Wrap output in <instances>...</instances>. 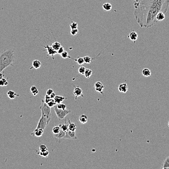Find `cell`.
Masks as SVG:
<instances>
[{
	"label": "cell",
	"instance_id": "20",
	"mask_svg": "<svg viewBox=\"0 0 169 169\" xmlns=\"http://www.w3.org/2000/svg\"><path fill=\"white\" fill-rule=\"evenodd\" d=\"M61 46V44L59 42H53L52 45V48L56 51H58V50L60 48V47Z\"/></svg>",
	"mask_w": 169,
	"mask_h": 169
},
{
	"label": "cell",
	"instance_id": "8",
	"mask_svg": "<svg viewBox=\"0 0 169 169\" xmlns=\"http://www.w3.org/2000/svg\"><path fill=\"white\" fill-rule=\"evenodd\" d=\"M118 90L120 92L126 93L128 90V86L126 83H123L120 84L118 87Z\"/></svg>",
	"mask_w": 169,
	"mask_h": 169
},
{
	"label": "cell",
	"instance_id": "19",
	"mask_svg": "<svg viewBox=\"0 0 169 169\" xmlns=\"http://www.w3.org/2000/svg\"><path fill=\"white\" fill-rule=\"evenodd\" d=\"M68 121H69V126H68L69 130L71 131H75L76 129V125L74 123L71 122L70 120H68Z\"/></svg>",
	"mask_w": 169,
	"mask_h": 169
},
{
	"label": "cell",
	"instance_id": "12",
	"mask_svg": "<svg viewBox=\"0 0 169 169\" xmlns=\"http://www.w3.org/2000/svg\"><path fill=\"white\" fill-rule=\"evenodd\" d=\"M45 48H46L47 49V52L48 53V54L49 55H51V56H53L54 55L56 54V53H58L57 51L54 50L52 47V46H48V45H47L46 46H45Z\"/></svg>",
	"mask_w": 169,
	"mask_h": 169
},
{
	"label": "cell",
	"instance_id": "29",
	"mask_svg": "<svg viewBox=\"0 0 169 169\" xmlns=\"http://www.w3.org/2000/svg\"><path fill=\"white\" fill-rule=\"evenodd\" d=\"M84 63H86L87 64L91 63L92 61L91 58L90 57H89V56H85V57H84Z\"/></svg>",
	"mask_w": 169,
	"mask_h": 169
},
{
	"label": "cell",
	"instance_id": "17",
	"mask_svg": "<svg viewBox=\"0 0 169 169\" xmlns=\"http://www.w3.org/2000/svg\"><path fill=\"white\" fill-rule=\"evenodd\" d=\"M142 74L144 77H150L151 76V71L149 68H144L143 70Z\"/></svg>",
	"mask_w": 169,
	"mask_h": 169
},
{
	"label": "cell",
	"instance_id": "23",
	"mask_svg": "<svg viewBox=\"0 0 169 169\" xmlns=\"http://www.w3.org/2000/svg\"><path fill=\"white\" fill-rule=\"evenodd\" d=\"M30 91H31V93H32V94L33 95V96H36L37 95H38V94L39 93L38 89H37V88L35 86H32L30 88Z\"/></svg>",
	"mask_w": 169,
	"mask_h": 169
},
{
	"label": "cell",
	"instance_id": "26",
	"mask_svg": "<svg viewBox=\"0 0 169 169\" xmlns=\"http://www.w3.org/2000/svg\"><path fill=\"white\" fill-rule=\"evenodd\" d=\"M92 74V71L90 69H86L85 72H84V75L86 77L89 78Z\"/></svg>",
	"mask_w": 169,
	"mask_h": 169
},
{
	"label": "cell",
	"instance_id": "40",
	"mask_svg": "<svg viewBox=\"0 0 169 169\" xmlns=\"http://www.w3.org/2000/svg\"><path fill=\"white\" fill-rule=\"evenodd\" d=\"M64 51V48L62 47V46H61L60 47V48L58 50L57 52H58V54H61Z\"/></svg>",
	"mask_w": 169,
	"mask_h": 169
},
{
	"label": "cell",
	"instance_id": "44",
	"mask_svg": "<svg viewBox=\"0 0 169 169\" xmlns=\"http://www.w3.org/2000/svg\"><path fill=\"white\" fill-rule=\"evenodd\" d=\"M168 127H169V122H168Z\"/></svg>",
	"mask_w": 169,
	"mask_h": 169
},
{
	"label": "cell",
	"instance_id": "38",
	"mask_svg": "<svg viewBox=\"0 0 169 169\" xmlns=\"http://www.w3.org/2000/svg\"><path fill=\"white\" fill-rule=\"evenodd\" d=\"M104 85H103V86H102V87H101L97 88H95V90H96V92H99V93H100L101 94L103 95L104 94H103V89H104Z\"/></svg>",
	"mask_w": 169,
	"mask_h": 169
},
{
	"label": "cell",
	"instance_id": "34",
	"mask_svg": "<svg viewBox=\"0 0 169 169\" xmlns=\"http://www.w3.org/2000/svg\"><path fill=\"white\" fill-rule=\"evenodd\" d=\"M56 105L58 109H62V110H66V105L64 104L59 103V104H57V105Z\"/></svg>",
	"mask_w": 169,
	"mask_h": 169
},
{
	"label": "cell",
	"instance_id": "24",
	"mask_svg": "<svg viewBox=\"0 0 169 169\" xmlns=\"http://www.w3.org/2000/svg\"><path fill=\"white\" fill-rule=\"evenodd\" d=\"M8 84V82L7 79L5 78H3L2 79L0 80V86L3 87L7 86Z\"/></svg>",
	"mask_w": 169,
	"mask_h": 169
},
{
	"label": "cell",
	"instance_id": "9",
	"mask_svg": "<svg viewBox=\"0 0 169 169\" xmlns=\"http://www.w3.org/2000/svg\"><path fill=\"white\" fill-rule=\"evenodd\" d=\"M128 38L132 41H136L138 38V34L136 31H132L129 33Z\"/></svg>",
	"mask_w": 169,
	"mask_h": 169
},
{
	"label": "cell",
	"instance_id": "4",
	"mask_svg": "<svg viewBox=\"0 0 169 169\" xmlns=\"http://www.w3.org/2000/svg\"><path fill=\"white\" fill-rule=\"evenodd\" d=\"M54 110L56 115L57 116L58 118L60 120L64 119L69 114L72 113V111L71 110H68L67 109L62 110L58 109L56 105H55L54 106Z\"/></svg>",
	"mask_w": 169,
	"mask_h": 169
},
{
	"label": "cell",
	"instance_id": "31",
	"mask_svg": "<svg viewBox=\"0 0 169 169\" xmlns=\"http://www.w3.org/2000/svg\"><path fill=\"white\" fill-rule=\"evenodd\" d=\"M70 26L71 27V29H77L78 28V23L76 22H72V23H71L70 25Z\"/></svg>",
	"mask_w": 169,
	"mask_h": 169
},
{
	"label": "cell",
	"instance_id": "5",
	"mask_svg": "<svg viewBox=\"0 0 169 169\" xmlns=\"http://www.w3.org/2000/svg\"><path fill=\"white\" fill-rule=\"evenodd\" d=\"M51 120V119H49L42 115L38 124L37 128H41L43 130L45 129Z\"/></svg>",
	"mask_w": 169,
	"mask_h": 169
},
{
	"label": "cell",
	"instance_id": "36",
	"mask_svg": "<svg viewBox=\"0 0 169 169\" xmlns=\"http://www.w3.org/2000/svg\"><path fill=\"white\" fill-rule=\"evenodd\" d=\"M48 150L47 147L45 145H41L39 147V151L40 152H45Z\"/></svg>",
	"mask_w": 169,
	"mask_h": 169
},
{
	"label": "cell",
	"instance_id": "42",
	"mask_svg": "<svg viewBox=\"0 0 169 169\" xmlns=\"http://www.w3.org/2000/svg\"><path fill=\"white\" fill-rule=\"evenodd\" d=\"M50 96V97H51V99H54V98H55V97L56 96V95H55V94L54 93H53H53H52V94H51V95Z\"/></svg>",
	"mask_w": 169,
	"mask_h": 169
},
{
	"label": "cell",
	"instance_id": "6",
	"mask_svg": "<svg viewBox=\"0 0 169 169\" xmlns=\"http://www.w3.org/2000/svg\"><path fill=\"white\" fill-rule=\"evenodd\" d=\"M64 138L73 139V140L77 139V137L76 136L75 131H71L68 130L67 131V132H66V135L64 136Z\"/></svg>",
	"mask_w": 169,
	"mask_h": 169
},
{
	"label": "cell",
	"instance_id": "7",
	"mask_svg": "<svg viewBox=\"0 0 169 169\" xmlns=\"http://www.w3.org/2000/svg\"><path fill=\"white\" fill-rule=\"evenodd\" d=\"M73 95L75 97V100H77V98L79 97H84L82 90L80 87H78L75 88L73 91Z\"/></svg>",
	"mask_w": 169,
	"mask_h": 169
},
{
	"label": "cell",
	"instance_id": "32",
	"mask_svg": "<svg viewBox=\"0 0 169 169\" xmlns=\"http://www.w3.org/2000/svg\"><path fill=\"white\" fill-rule=\"evenodd\" d=\"M86 68L85 67H84V66H81L79 68L78 72L80 74H81L82 75H84V72H85V71H86Z\"/></svg>",
	"mask_w": 169,
	"mask_h": 169
},
{
	"label": "cell",
	"instance_id": "3",
	"mask_svg": "<svg viewBox=\"0 0 169 169\" xmlns=\"http://www.w3.org/2000/svg\"><path fill=\"white\" fill-rule=\"evenodd\" d=\"M41 111V114L44 116L51 119V113L50 107L47 105L44 100H41V104L39 108Z\"/></svg>",
	"mask_w": 169,
	"mask_h": 169
},
{
	"label": "cell",
	"instance_id": "15",
	"mask_svg": "<svg viewBox=\"0 0 169 169\" xmlns=\"http://www.w3.org/2000/svg\"><path fill=\"white\" fill-rule=\"evenodd\" d=\"M66 132H65L62 130H61L60 132L58 134H53V136L55 138H58V139L64 138V136L66 135Z\"/></svg>",
	"mask_w": 169,
	"mask_h": 169
},
{
	"label": "cell",
	"instance_id": "11",
	"mask_svg": "<svg viewBox=\"0 0 169 169\" xmlns=\"http://www.w3.org/2000/svg\"><path fill=\"white\" fill-rule=\"evenodd\" d=\"M7 96L10 99H14L16 97H19V95L17 94L16 92H15L13 91L9 90L7 93Z\"/></svg>",
	"mask_w": 169,
	"mask_h": 169
},
{
	"label": "cell",
	"instance_id": "35",
	"mask_svg": "<svg viewBox=\"0 0 169 169\" xmlns=\"http://www.w3.org/2000/svg\"><path fill=\"white\" fill-rule=\"evenodd\" d=\"M61 57L63 59H66L67 58L69 57V54L66 51H64L61 54Z\"/></svg>",
	"mask_w": 169,
	"mask_h": 169
},
{
	"label": "cell",
	"instance_id": "2",
	"mask_svg": "<svg viewBox=\"0 0 169 169\" xmlns=\"http://www.w3.org/2000/svg\"><path fill=\"white\" fill-rule=\"evenodd\" d=\"M15 60L14 51L13 49H6L0 53V72L10 66H13Z\"/></svg>",
	"mask_w": 169,
	"mask_h": 169
},
{
	"label": "cell",
	"instance_id": "10",
	"mask_svg": "<svg viewBox=\"0 0 169 169\" xmlns=\"http://www.w3.org/2000/svg\"><path fill=\"white\" fill-rule=\"evenodd\" d=\"M44 133V130L41 128H36L34 132H33V134L34 135H35L36 136L38 137H41Z\"/></svg>",
	"mask_w": 169,
	"mask_h": 169
},
{
	"label": "cell",
	"instance_id": "21",
	"mask_svg": "<svg viewBox=\"0 0 169 169\" xmlns=\"http://www.w3.org/2000/svg\"><path fill=\"white\" fill-rule=\"evenodd\" d=\"M103 8L105 11H110L112 9V5L110 3H106L103 5Z\"/></svg>",
	"mask_w": 169,
	"mask_h": 169
},
{
	"label": "cell",
	"instance_id": "1",
	"mask_svg": "<svg viewBox=\"0 0 169 169\" xmlns=\"http://www.w3.org/2000/svg\"><path fill=\"white\" fill-rule=\"evenodd\" d=\"M134 16L137 23L142 28H148L158 22L157 14H165L169 7V0H135Z\"/></svg>",
	"mask_w": 169,
	"mask_h": 169
},
{
	"label": "cell",
	"instance_id": "41",
	"mask_svg": "<svg viewBox=\"0 0 169 169\" xmlns=\"http://www.w3.org/2000/svg\"><path fill=\"white\" fill-rule=\"evenodd\" d=\"M53 92V91L52 89H48V90L47 91V92H46V94L48 95H49V96H50Z\"/></svg>",
	"mask_w": 169,
	"mask_h": 169
},
{
	"label": "cell",
	"instance_id": "27",
	"mask_svg": "<svg viewBox=\"0 0 169 169\" xmlns=\"http://www.w3.org/2000/svg\"><path fill=\"white\" fill-rule=\"evenodd\" d=\"M61 128L59 126H55L54 127H53V128L52 130V132L53 133V134H58L60 131H61Z\"/></svg>",
	"mask_w": 169,
	"mask_h": 169
},
{
	"label": "cell",
	"instance_id": "14",
	"mask_svg": "<svg viewBox=\"0 0 169 169\" xmlns=\"http://www.w3.org/2000/svg\"><path fill=\"white\" fill-rule=\"evenodd\" d=\"M88 120V117L84 114L81 115L79 117V121L82 124H85Z\"/></svg>",
	"mask_w": 169,
	"mask_h": 169
},
{
	"label": "cell",
	"instance_id": "28",
	"mask_svg": "<svg viewBox=\"0 0 169 169\" xmlns=\"http://www.w3.org/2000/svg\"><path fill=\"white\" fill-rule=\"evenodd\" d=\"M47 104L50 108L54 107L55 105L57 104L55 103L54 99H51L48 102V103H47Z\"/></svg>",
	"mask_w": 169,
	"mask_h": 169
},
{
	"label": "cell",
	"instance_id": "13",
	"mask_svg": "<svg viewBox=\"0 0 169 169\" xmlns=\"http://www.w3.org/2000/svg\"><path fill=\"white\" fill-rule=\"evenodd\" d=\"M65 99V97H63V96H56H56L54 98V100L56 104L61 103Z\"/></svg>",
	"mask_w": 169,
	"mask_h": 169
},
{
	"label": "cell",
	"instance_id": "33",
	"mask_svg": "<svg viewBox=\"0 0 169 169\" xmlns=\"http://www.w3.org/2000/svg\"><path fill=\"white\" fill-rule=\"evenodd\" d=\"M76 62L79 65H82L84 63V58H78L76 60Z\"/></svg>",
	"mask_w": 169,
	"mask_h": 169
},
{
	"label": "cell",
	"instance_id": "43",
	"mask_svg": "<svg viewBox=\"0 0 169 169\" xmlns=\"http://www.w3.org/2000/svg\"><path fill=\"white\" fill-rule=\"evenodd\" d=\"M4 77V75L2 72H0V80L2 79Z\"/></svg>",
	"mask_w": 169,
	"mask_h": 169
},
{
	"label": "cell",
	"instance_id": "22",
	"mask_svg": "<svg viewBox=\"0 0 169 169\" xmlns=\"http://www.w3.org/2000/svg\"><path fill=\"white\" fill-rule=\"evenodd\" d=\"M162 169H169V156H168L164 160Z\"/></svg>",
	"mask_w": 169,
	"mask_h": 169
},
{
	"label": "cell",
	"instance_id": "18",
	"mask_svg": "<svg viewBox=\"0 0 169 169\" xmlns=\"http://www.w3.org/2000/svg\"><path fill=\"white\" fill-rule=\"evenodd\" d=\"M165 18V13L162 12H160L159 13H158L156 16V20L157 21H163Z\"/></svg>",
	"mask_w": 169,
	"mask_h": 169
},
{
	"label": "cell",
	"instance_id": "37",
	"mask_svg": "<svg viewBox=\"0 0 169 169\" xmlns=\"http://www.w3.org/2000/svg\"><path fill=\"white\" fill-rule=\"evenodd\" d=\"M104 85L100 81H97L95 83V88H97L103 86Z\"/></svg>",
	"mask_w": 169,
	"mask_h": 169
},
{
	"label": "cell",
	"instance_id": "25",
	"mask_svg": "<svg viewBox=\"0 0 169 169\" xmlns=\"http://www.w3.org/2000/svg\"><path fill=\"white\" fill-rule=\"evenodd\" d=\"M59 126H60L61 129L65 132H67V131L69 130V128H68L69 124H67V123L60 124Z\"/></svg>",
	"mask_w": 169,
	"mask_h": 169
},
{
	"label": "cell",
	"instance_id": "30",
	"mask_svg": "<svg viewBox=\"0 0 169 169\" xmlns=\"http://www.w3.org/2000/svg\"><path fill=\"white\" fill-rule=\"evenodd\" d=\"M39 154L42 157H47L49 154V152L48 150L46 151H45V152H40V151L39 153Z\"/></svg>",
	"mask_w": 169,
	"mask_h": 169
},
{
	"label": "cell",
	"instance_id": "39",
	"mask_svg": "<svg viewBox=\"0 0 169 169\" xmlns=\"http://www.w3.org/2000/svg\"><path fill=\"white\" fill-rule=\"evenodd\" d=\"M78 29L77 28L71 29V34L72 36L76 35L78 33Z\"/></svg>",
	"mask_w": 169,
	"mask_h": 169
},
{
	"label": "cell",
	"instance_id": "16",
	"mask_svg": "<svg viewBox=\"0 0 169 169\" xmlns=\"http://www.w3.org/2000/svg\"><path fill=\"white\" fill-rule=\"evenodd\" d=\"M32 65L35 69H39L41 67V63L39 61L37 60H35L33 62Z\"/></svg>",
	"mask_w": 169,
	"mask_h": 169
}]
</instances>
